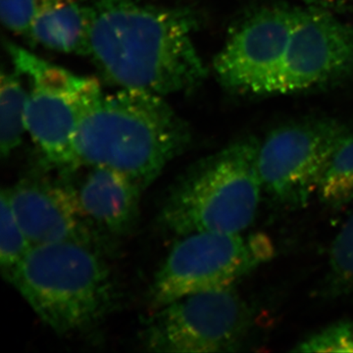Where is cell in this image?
Returning <instances> with one entry per match:
<instances>
[{
  "instance_id": "6da1fadb",
  "label": "cell",
  "mask_w": 353,
  "mask_h": 353,
  "mask_svg": "<svg viewBox=\"0 0 353 353\" xmlns=\"http://www.w3.org/2000/svg\"><path fill=\"white\" fill-rule=\"evenodd\" d=\"M90 53L121 88L166 97L196 90L208 70L194 41L199 16L138 0H82Z\"/></svg>"
},
{
  "instance_id": "7a4b0ae2",
  "label": "cell",
  "mask_w": 353,
  "mask_h": 353,
  "mask_svg": "<svg viewBox=\"0 0 353 353\" xmlns=\"http://www.w3.org/2000/svg\"><path fill=\"white\" fill-rule=\"evenodd\" d=\"M164 97L127 88L95 94L77 128L81 167L113 169L148 189L192 141L187 121Z\"/></svg>"
},
{
  "instance_id": "3957f363",
  "label": "cell",
  "mask_w": 353,
  "mask_h": 353,
  "mask_svg": "<svg viewBox=\"0 0 353 353\" xmlns=\"http://www.w3.org/2000/svg\"><path fill=\"white\" fill-rule=\"evenodd\" d=\"M259 139L245 137L197 160L176 179L158 216L175 236L215 232L241 234L254 222L263 189Z\"/></svg>"
},
{
  "instance_id": "277c9868",
  "label": "cell",
  "mask_w": 353,
  "mask_h": 353,
  "mask_svg": "<svg viewBox=\"0 0 353 353\" xmlns=\"http://www.w3.org/2000/svg\"><path fill=\"white\" fill-rule=\"evenodd\" d=\"M8 282L58 334L97 326L117 303L108 265L94 248L82 243L32 246Z\"/></svg>"
},
{
  "instance_id": "5b68a950",
  "label": "cell",
  "mask_w": 353,
  "mask_h": 353,
  "mask_svg": "<svg viewBox=\"0 0 353 353\" xmlns=\"http://www.w3.org/2000/svg\"><path fill=\"white\" fill-rule=\"evenodd\" d=\"M274 252L263 234L196 232L179 236L153 278L150 305L155 310L182 297L232 287Z\"/></svg>"
},
{
  "instance_id": "8992f818",
  "label": "cell",
  "mask_w": 353,
  "mask_h": 353,
  "mask_svg": "<svg viewBox=\"0 0 353 353\" xmlns=\"http://www.w3.org/2000/svg\"><path fill=\"white\" fill-rule=\"evenodd\" d=\"M15 71L29 81L27 132L51 168L72 174L80 168L75 139L83 108L101 92L97 81L50 63L16 44L7 46Z\"/></svg>"
},
{
  "instance_id": "52a82bcc",
  "label": "cell",
  "mask_w": 353,
  "mask_h": 353,
  "mask_svg": "<svg viewBox=\"0 0 353 353\" xmlns=\"http://www.w3.org/2000/svg\"><path fill=\"white\" fill-rule=\"evenodd\" d=\"M253 322L252 305L232 285L155 309L139 340L152 352H234L245 345Z\"/></svg>"
},
{
  "instance_id": "ba28073f",
  "label": "cell",
  "mask_w": 353,
  "mask_h": 353,
  "mask_svg": "<svg viewBox=\"0 0 353 353\" xmlns=\"http://www.w3.org/2000/svg\"><path fill=\"white\" fill-rule=\"evenodd\" d=\"M352 132L333 118H311L272 130L260 141L259 171L263 194L279 208H305L325 171Z\"/></svg>"
},
{
  "instance_id": "9c48e42d",
  "label": "cell",
  "mask_w": 353,
  "mask_h": 353,
  "mask_svg": "<svg viewBox=\"0 0 353 353\" xmlns=\"http://www.w3.org/2000/svg\"><path fill=\"white\" fill-rule=\"evenodd\" d=\"M301 10L269 4L246 15L213 61L221 85L239 94H270Z\"/></svg>"
},
{
  "instance_id": "30bf717a",
  "label": "cell",
  "mask_w": 353,
  "mask_h": 353,
  "mask_svg": "<svg viewBox=\"0 0 353 353\" xmlns=\"http://www.w3.org/2000/svg\"><path fill=\"white\" fill-rule=\"evenodd\" d=\"M353 76V26L328 9L301 10L270 94L326 87Z\"/></svg>"
},
{
  "instance_id": "8fae6325",
  "label": "cell",
  "mask_w": 353,
  "mask_h": 353,
  "mask_svg": "<svg viewBox=\"0 0 353 353\" xmlns=\"http://www.w3.org/2000/svg\"><path fill=\"white\" fill-rule=\"evenodd\" d=\"M8 190L14 214L34 245L82 243L94 248V225L73 183L46 176L23 179Z\"/></svg>"
},
{
  "instance_id": "7c38bea8",
  "label": "cell",
  "mask_w": 353,
  "mask_h": 353,
  "mask_svg": "<svg viewBox=\"0 0 353 353\" xmlns=\"http://www.w3.org/2000/svg\"><path fill=\"white\" fill-rule=\"evenodd\" d=\"M79 185H73L88 220L114 236L132 231L139 214L143 189L129 176L101 166H85Z\"/></svg>"
},
{
  "instance_id": "4fadbf2b",
  "label": "cell",
  "mask_w": 353,
  "mask_h": 353,
  "mask_svg": "<svg viewBox=\"0 0 353 353\" xmlns=\"http://www.w3.org/2000/svg\"><path fill=\"white\" fill-rule=\"evenodd\" d=\"M29 38L50 50L88 55L90 21L82 0H41Z\"/></svg>"
},
{
  "instance_id": "5bb4252c",
  "label": "cell",
  "mask_w": 353,
  "mask_h": 353,
  "mask_svg": "<svg viewBox=\"0 0 353 353\" xmlns=\"http://www.w3.org/2000/svg\"><path fill=\"white\" fill-rule=\"evenodd\" d=\"M28 97L19 77L2 70L0 78V152L3 159L12 154L27 132Z\"/></svg>"
},
{
  "instance_id": "9a60e30c",
  "label": "cell",
  "mask_w": 353,
  "mask_h": 353,
  "mask_svg": "<svg viewBox=\"0 0 353 353\" xmlns=\"http://www.w3.org/2000/svg\"><path fill=\"white\" fill-rule=\"evenodd\" d=\"M322 282L324 299H353V212L334 236Z\"/></svg>"
},
{
  "instance_id": "2e32d148",
  "label": "cell",
  "mask_w": 353,
  "mask_h": 353,
  "mask_svg": "<svg viewBox=\"0 0 353 353\" xmlns=\"http://www.w3.org/2000/svg\"><path fill=\"white\" fill-rule=\"evenodd\" d=\"M316 196L332 209L345 208L353 201V134L334 152Z\"/></svg>"
},
{
  "instance_id": "e0dca14e",
  "label": "cell",
  "mask_w": 353,
  "mask_h": 353,
  "mask_svg": "<svg viewBox=\"0 0 353 353\" xmlns=\"http://www.w3.org/2000/svg\"><path fill=\"white\" fill-rule=\"evenodd\" d=\"M34 246L14 214L8 190L2 189L0 196V267L9 281L16 267Z\"/></svg>"
},
{
  "instance_id": "ac0fdd59",
  "label": "cell",
  "mask_w": 353,
  "mask_h": 353,
  "mask_svg": "<svg viewBox=\"0 0 353 353\" xmlns=\"http://www.w3.org/2000/svg\"><path fill=\"white\" fill-rule=\"evenodd\" d=\"M292 352L353 353V320L334 323L299 341Z\"/></svg>"
},
{
  "instance_id": "d6986e66",
  "label": "cell",
  "mask_w": 353,
  "mask_h": 353,
  "mask_svg": "<svg viewBox=\"0 0 353 353\" xmlns=\"http://www.w3.org/2000/svg\"><path fill=\"white\" fill-rule=\"evenodd\" d=\"M41 0H0L2 24L7 30L29 38Z\"/></svg>"
},
{
  "instance_id": "ffe728a7",
  "label": "cell",
  "mask_w": 353,
  "mask_h": 353,
  "mask_svg": "<svg viewBox=\"0 0 353 353\" xmlns=\"http://www.w3.org/2000/svg\"><path fill=\"white\" fill-rule=\"evenodd\" d=\"M313 2L314 6L321 7V8L328 9L330 7H343L347 6L353 0H310Z\"/></svg>"
}]
</instances>
